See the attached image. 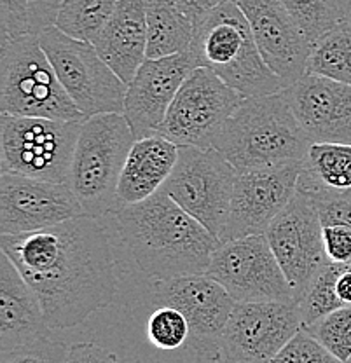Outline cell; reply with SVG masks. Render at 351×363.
<instances>
[{
  "instance_id": "e0dca14e",
  "label": "cell",
  "mask_w": 351,
  "mask_h": 363,
  "mask_svg": "<svg viewBox=\"0 0 351 363\" xmlns=\"http://www.w3.org/2000/svg\"><path fill=\"white\" fill-rule=\"evenodd\" d=\"M198 67L189 51L165 58H147L128 84L124 98V117L135 138L142 140L157 133L180 86Z\"/></svg>"
},
{
  "instance_id": "52a82bcc",
  "label": "cell",
  "mask_w": 351,
  "mask_h": 363,
  "mask_svg": "<svg viewBox=\"0 0 351 363\" xmlns=\"http://www.w3.org/2000/svg\"><path fill=\"white\" fill-rule=\"evenodd\" d=\"M82 123L2 113L0 169L32 179L67 182Z\"/></svg>"
},
{
  "instance_id": "9a60e30c",
  "label": "cell",
  "mask_w": 351,
  "mask_h": 363,
  "mask_svg": "<svg viewBox=\"0 0 351 363\" xmlns=\"http://www.w3.org/2000/svg\"><path fill=\"white\" fill-rule=\"evenodd\" d=\"M84 215L67 182L0 175V234L33 233Z\"/></svg>"
},
{
  "instance_id": "8992f818",
  "label": "cell",
  "mask_w": 351,
  "mask_h": 363,
  "mask_svg": "<svg viewBox=\"0 0 351 363\" xmlns=\"http://www.w3.org/2000/svg\"><path fill=\"white\" fill-rule=\"evenodd\" d=\"M0 111L11 116L86 121L63 88L37 33L2 43Z\"/></svg>"
},
{
  "instance_id": "d4e9b609",
  "label": "cell",
  "mask_w": 351,
  "mask_h": 363,
  "mask_svg": "<svg viewBox=\"0 0 351 363\" xmlns=\"http://www.w3.org/2000/svg\"><path fill=\"white\" fill-rule=\"evenodd\" d=\"M306 72L351 86V23H341L313 44Z\"/></svg>"
},
{
  "instance_id": "8d00e7d4",
  "label": "cell",
  "mask_w": 351,
  "mask_h": 363,
  "mask_svg": "<svg viewBox=\"0 0 351 363\" xmlns=\"http://www.w3.org/2000/svg\"><path fill=\"white\" fill-rule=\"evenodd\" d=\"M28 2L32 33H40L49 26L56 25V20H58V14L65 0H28Z\"/></svg>"
},
{
  "instance_id": "4dcf8cb0",
  "label": "cell",
  "mask_w": 351,
  "mask_h": 363,
  "mask_svg": "<svg viewBox=\"0 0 351 363\" xmlns=\"http://www.w3.org/2000/svg\"><path fill=\"white\" fill-rule=\"evenodd\" d=\"M297 191L303 192L318 208L322 224H342L351 227V187L345 191L318 187V185L297 184Z\"/></svg>"
},
{
  "instance_id": "4316f807",
  "label": "cell",
  "mask_w": 351,
  "mask_h": 363,
  "mask_svg": "<svg viewBox=\"0 0 351 363\" xmlns=\"http://www.w3.org/2000/svg\"><path fill=\"white\" fill-rule=\"evenodd\" d=\"M350 266L351 264H339L330 260L323 267V271L316 276L315 281L308 286L301 301L297 302L299 304L303 327H309V325L316 323L323 316L330 315L332 311L345 306L341 298L338 297V292H335V283H338L341 272Z\"/></svg>"
},
{
  "instance_id": "3957f363",
  "label": "cell",
  "mask_w": 351,
  "mask_h": 363,
  "mask_svg": "<svg viewBox=\"0 0 351 363\" xmlns=\"http://www.w3.org/2000/svg\"><path fill=\"white\" fill-rule=\"evenodd\" d=\"M283 91L243 98L213 142L238 173L303 164L311 147Z\"/></svg>"
},
{
  "instance_id": "83f0119b",
  "label": "cell",
  "mask_w": 351,
  "mask_h": 363,
  "mask_svg": "<svg viewBox=\"0 0 351 363\" xmlns=\"http://www.w3.org/2000/svg\"><path fill=\"white\" fill-rule=\"evenodd\" d=\"M296 18L311 45L346 21L341 0H280Z\"/></svg>"
},
{
  "instance_id": "5b68a950",
  "label": "cell",
  "mask_w": 351,
  "mask_h": 363,
  "mask_svg": "<svg viewBox=\"0 0 351 363\" xmlns=\"http://www.w3.org/2000/svg\"><path fill=\"white\" fill-rule=\"evenodd\" d=\"M135 142L124 113H98L82 123L67 184L88 217L119 208L117 185Z\"/></svg>"
},
{
  "instance_id": "836d02e7",
  "label": "cell",
  "mask_w": 351,
  "mask_h": 363,
  "mask_svg": "<svg viewBox=\"0 0 351 363\" xmlns=\"http://www.w3.org/2000/svg\"><path fill=\"white\" fill-rule=\"evenodd\" d=\"M0 21H2V43L32 33L28 0H0Z\"/></svg>"
},
{
  "instance_id": "44dd1931",
  "label": "cell",
  "mask_w": 351,
  "mask_h": 363,
  "mask_svg": "<svg viewBox=\"0 0 351 363\" xmlns=\"http://www.w3.org/2000/svg\"><path fill=\"white\" fill-rule=\"evenodd\" d=\"M93 44L112 70L130 84L147 60V0H119Z\"/></svg>"
},
{
  "instance_id": "5bb4252c",
  "label": "cell",
  "mask_w": 351,
  "mask_h": 363,
  "mask_svg": "<svg viewBox=\"0 0 351 363\" xmlns=\"http://www.w3.org/2000/svg\"><path fill=\"white\" fill-rule=\"evenodd\" d=\"M301 328L297 302H236L222 332V360L269 363Z\"/></svg>"
},
{
  "instance_id": "ba28073f",
  "label": "cell",
  "mask_w": 351,
  "mask_h": 363,
  "mask_svg": "<svg viewBox=\"0 0 351 363\" xmlns=\"http://www.w3.org/2000/svg\"><path fill=\"white\" fill-rule=\"evenodd\" d=\"M37 35L63 88L84 119L98 113H124L128 84L101 58L93 43L74 39L56 25Z\"/></svg>"
},
{
  "instance_id": "1f68e13d",
  "label": "cell",
  "mask_w": 351,
  "mask_h": 363,
  "mask_svg": "<svg viewBox=\"0 0 351 363\" xmlns=\"http://www.w3.org/2000/svg\"><path fill=\"white\" fill-rule=\"evenodd\" d=\"M69 346L55 335L43 337L26 346L2 351L0 363H65Z\"/></svg>"
},
{
  "instance_id": "d6a6232c",
  "label": "cell",
  "mask_w": 351,
  "mask_h": 363,
  "mask_svg": "<svg viewBox=\"0 0 351 363\" xmlns=\"http://www.w3.org/2000/svg\"><path fill=\"white\" fill-rule=\"evenodd\" d=\"M269 363H345L301 328Z\"/></svg>"
},
{
  "instance_id": "7a4b0ae2",
  "label": "cell",
  "mask_w": 351,
  "mask_h": 363,
  "mask_svg": "<svg viewBox=\"0 0 351 363\" xmlns=\"http://www.w3.org/2000/svg\"><path fill=\"white\" fill-rule=\"evenodd\" d=\"M121 238L152 279L205 274L221 241L163 191L116 210Z\"/></svg>"
},
{
  "instance_id": "ffe728a7",
  "label": "cell",
  "mask_w": 351,
  "mask_h": 363,
  "mask_svg": "<svg viewBox=\"0 0 351 363\" xmlns=\"http://www.w3.org/2000/svg\"><path fill=\"white\" fill-rule=\"evenodd\" d=\"M52 335L35 290L0 250V351Z\"/></svg>"
},
{
  "instance_id": "ab89813d",
  "label": "cell",
  "mask_w": 351,
  "mask_h": 363,
  "mask_svg": "<svg viewBox=\"0 0 351 363\" xmlns=\"http://www.w3.org/2000/svg\"><path fill=\"white\" fill-rule=\"evenodd\" d=\"M342 9H345L346 23H351V0H341Z\"/></svg>"
},
{
  "instance_id": "2e32d148",
  "label": "cell",
  "mask_w": 351,
  "mask_h": 363,
  "mask_svg": "<svg viewBox=\"0 0 351 363\" xmlns=\"http://www.w3.org/2000/svg\"><path fill=\"white\" fill-rule=\"evenodd\" d=\"M301 164L238 173L231 208L218 241L264 234L297 192Z\"/></svg>"
},
{
  "instance_id": "e575fe53",
  "label": "cell",
  "mask_w": 351,
  "mask_h": 363,
  "mask_svg": "<svg viewBox=\"0 0 351 363\" xmlns=\"http://www.w3.org/2000/svg\"><path fill=\"white\" fill-rule=\"evenodd\" d=\"M323 243L332 262L351 264V227L342 224L323 225Z\"/></svg>"
},
{
  "instance_id": "f35d334b",
  "label": "cell",
  "mask_w": 351,
  "mask_h": 363,
  "mask_svg": "<svg viewBox=\"0 0 351 363\" xmlns=\"http://www.w3.org/2000/svg\"><path fill=\"white\" fill-rule=\"evenodd\" d=\"M335 292L345 306H351V266L341 272L335 283Z\"/></svg>"
},
{
  "instance_id": "30bf717a",
  "label": "cell",
  "mask_w": 351,
  "mask_h": 363,
  "mask_svg": "<svg viewBox=\"0 0 351 363\" xmlns=\"http://www.w3.org/2000/svg\"><path fill=\"white\" fill-rule=\"evenodd\" d=\"M243 98L208 68L196 67L173 98L156 135L179 147L210 149Z\"/></svg>"
},
{
  "instance_id": "277c9868",
  "label": "cell",
  "mask_w": 351,
  "mask_h": 363,
  "mask_svg": "<svg viewBox=\"0 0 351 363\" xmlns=\"http://www.w3.org/2000/svg\"><path fill=\"white\" fill-rule=\"evenodd\" d=\"M191 52L198 67L208 68L245 98L285 89L264 62L250 23L234 0L222 2L196 25Z\"/></svg>"
},
{
  "instance_id": "60d3db41",
  "label": "cell",
  "mask_w": 351,
  "mask_h": 363,
  "mask_svg": "<svg viewBox=\"0 0 351 363\" xmlns=\"http://www.w3.org/2000/svg\"><path fill=\"white\" fill-rule=\"evenodd\" d=\"M350 363H351V362H350Z\"/></svg>"
},
{
  "instance_id": "6da1fadb",
  "label": "cell",
  "mask_w": 351,
  "mask_h": 363,
  "mask_svg": "<svg viewBox=\"0 0 351 363\" xmlns=\"http://www.w3.org/2000/svg\"><path fill=\"white\" fill-rule=\"evenodd\" d=\"M0 250L39 295L52 330L81 325L114 301L116 259L96 218L84 215L33 233L2 234Z\"/></svg>"
},
{
  "instance_id": "4fadbf2b",
  "label": "cell",
  "mask_w": 351,
  "mask_h": 363,
  "mask_svg": "<svg viewBox=\"0 0 351 363\" xmlns=\"http://www.w3.org/2000/svg\"><path fill=\"white\" fill-rule=\"evenodd\" d=\"M264 236L299 302L308 286L330 262L323 243V224L311 198L297 191Z\"/></svg>"
},
{
  "instance_id": "f546056e",
  "label": "cell",
  "mask_w": 351,
  "mask_h": 363,
  "mask_svg": "<svg viewBox=\"0 0 351 363\" xmlns=\"http://www.w3.org/2000/svg\"><path fill=\"white\" fill-rule=\"evenodd\" d=\"M191 327L182 311L172 306H161L147 321V337L157 350H179L189 342Z\"/></svg>"
},
{
  "instance_id": "8fae6325",
  "label": "cell",
  "mask_w": 351,
  "mask_h": 363,
  "mask_svg": "<svg viewBox=\"0 0 351 363\" xmlns=\"http://www.w3.org/2000/svg\"><path fill=\"white\" fill-rule=\"evenodd\" d=\"M152 304L172 306L187 318L191 335L189 347L210 362L222 360L221 339L236 301L211 276L187 274L179 278L156 279L152 285Z\"/></svg>"
},
{
  "instance_id": "7402d4cb",
  "label": "cell",
  "mask_w": 351,
  "mask_h": 363,
  "mask_svg": "<svg viewBox=\"0 0 351 363\" xmlns=\"http://www.w3.org/2000/svg\"><path fill=\"white\" fill-rule=\"evenodd\" d=\"M177 159L179 145L165 136L152 135L137 140L131 147L117 185L119 206L142 203L161 191L175 168Z\"/></svg>"
},
{
  "instance_id": "9c48e42d",
  "label": "cell",
  "mask_w": 351,
  "mask_h": 363,
  "mask_svg": "<svg viewBox=\"0 0 351 363\" xmlns=\"http://www.w3.org/2000/svg\"><path fill=\"white\" fill-rule=\"evenodd\" d=\"M236 179V168L217 149L182 145L161 191L218 240L228 220Z\"/></svg>"
},
{
  "instance_id": "603a6c76",
  "label": "cell",
  "mask_w": 351,
  "mask_h": 363,
  "mask_svg": "<svg viewBox=\"0 0 351 363\" xmlns=\"http://www.w3.org/2000/svg\"><path fill=\"white\" fill-rule=\"evenodd\" d=\"M196 25L172 0H147V58L191 49Z\"/></svg>"
},
{
  "instance_id": "d590c367",
  "label": "cell",
  "mask_w": 351,
  "mask_h": 363,
  "mask_svg": "<svg viewBox=\"0 0 351 363\" xmlns=\"http://www.w3.org/2000/svg\"><path fill=\"white\" fill-rule=\"evenodd\" d=\"M65 363H123L116 353L96 342H77L69 347Z\"/></svg>"
},
{
  "instance_id": "484cf974",
  "label": "cell",
  "mask_w": 351,
  "mask_h": 363,
  "mask_svg": "<svg viewBox=\"0 0 351 363\" xmlns=\"http://www.w3.org/2000/svg\"><path fill=\"white\" fill-rule=\"evenodd\" d=\"M119 0H65L56 26L74 39L94 43Z\"/></svg>"
},
{
  "instance_id": "7c38bea8",
  "label": "cell",
  "mask_w": 351,
  "mask_h": 363,
  "mask_svg": "<svg viewBox=\"0 0 351 363\" xmlns=\"http://www.w3.org/2000/svg\"><path fill=\"white\" fill-rule=\"evenodd\" d=\"M206 274L217 279L236 302L294 301L292 286L264 234L218 245Z\"/></svg>"
},
{
  "instance_id": "ac0fdd59",
  "label": "cell",
  "mask_w": 351,
  "mask_h": 363,
  "mask_svg": "<svg viewBox=\"0 0 351 363\" xmlns=\"http://www.w3.org/2000/svg\"><path fill=\"white\" fill-rule=\"evenodd\" d=\"M247 16L264 62L290 86L306 74L313 45L280 0H234Z\"/></svg>"
},
{
  "instance_id": "f1b7e54d",
  "label": "cell",
  "mask_w": 351,
  "mask_h": 363,
  "mask_svg": "<svg viewBox=\"0 0 351 363\" xmlns=\"http://www.w3.org/2000/svg\"><path fill=\"white\" fill-rule=\"evenodd\" d=\"M341 362H351V306H342L316 323L303 327Z\"/></svg>"
},
{
  "instance_id": "74e56055",
  "label": "cell",
  "mask_w": 351,
  "mask_h": 363,
  "mask_svg": "<svg viewBox=\"0 0 351 363\" xmlns=\"http://www.w3.org/2000/svg\"><path fill=\"white\" fill-rule=\"evenodd\" d=\"M180 11L191 20L194 25H198L211 9L221 6L225 0H172Z\"/></svg>"
},
{
  "instance_id": "cb8c5ba5",
  "label": "cell",
  "mask_w": 351,
  "mask_h": 363,
  "mask_svg": "<svg viewBox=\"0 0 351 363\" xmlns=\"http://www.w3.org/2000/svg\"><path fill=\"white\" fill-rule=\"evenodd\" d=\"M297 184L345 191L351 187V145L313 142L301 164Z\"/></svg>"
},
{
  "instance_id": "d6986e66",
  "label": "cell",
  "mask_w": 351,
  "mask_h": 363,
  "mask_svg": "<svg viewBox=\"0 0 351 363\" xmlns=\"http://www.w3.org/2000/svg\"><path fill=\"white\" fill-rule=\"evenodd\" d=\"M283 94L311 142L351 145L350 84L306 72Z\"/></svg>"
}]
</instances>
